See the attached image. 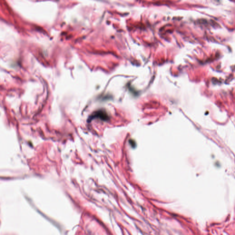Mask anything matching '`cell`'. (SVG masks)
<instances>
[{
	"label": "cell",
	"instance_id": "6da1fadb",
	"mask_svg": "<svg viewBox=\"0 0 235 235\" xmlns=\"http://www.w3.org/2000/svg\"><path fill=\"white\" fill-rule=\"evenodd\" d=\"M91 117L92 118L95 117L100 118L101 120H106L108 119V115L103 110L98 111L95 112Z\"/></svg>",
	"mask_w": 235,
	"mask_h": 235
}]
</instances>
